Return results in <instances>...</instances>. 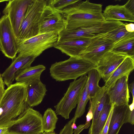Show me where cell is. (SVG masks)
<instances>
[{"instance_id":"17","label":"cell","mask_w":134,"mask_h":134,"mask_svg":"<svg viewBox=\"0 0 134 134\" xmlns=\"http://www.w3.org/2000/svg\"><path fill=\"white\" fill-rule=\"evenodd\" d=\"M27 83V103L29 107H33L40 104L47 91L46 85L40 78L30 81Z\"/></svg>"},{"instance_id":"36","label":"cell","mask_w":134,"mask_h":134,"mask_svg":"<svg viewBox=\"0 0 134 134\" xmlns=\"http://www.w3.org/2000/svg\"><path fill=\"white\" fill-rule=\"evenodd\" d=\"M8 131L7 127H5L0 128V134H4Z\"/></svg>"},{"instance_id":"10","label":"cell","mask_w":134,"mask_h":134,"mask_svg":"<svg viewBox=\"0 0 134 134\" xmlns=\"http://www.w3.org/2000/svg\"><path fill=\"white\" fill-rule=\"evenodd\" d=\"M18 43L8 16L0 18V51L7 58L13 60L18 53Z\"/></svg>"},{"instance_id":"28","label":"cell","mask_w":134,"mask_h":134,"mask_svg":"<svg viewBox=\"0 0 134 134\" xmlns=\"http://www.w3.org/2000/svg\"><path fill=\"white\" fill-rule=\"evenodd\" d=\"M125 24L124 23L107 33V37L114 44L125 38L134 36V32H129L126 30Z\"/></svg>"},{"instance_id":"27","label":"cell","mask_w":134,"mask_h":134,"mask_svg":"<svg viewBox=\"0 0 134 134\" xmlns=\"http://www.w3.org/2000/svg\"><path fill=\"white\" fill-rule=\"evenodd\" d=\"M88 85L87 80L77 104V107L74 117L73 123H75L77 119L82 116L85 112L86 105L88 101L90 100L88 93Z\"/></svg>"},{"instance_id":"11","label":"cell","mask_w":134,"mask_h":134,"mask_svg":"<svg viewBox=\"0 0 134 134\" xmlns=\"http://www.w3.org/2000/svg\"><path fill=\"white\" fill-rule=\"evenodd\" d=\"M114 43L107 37V33L90 39L79 57L86 59L96 65L100 59L106 53L110 51Z\"/></svg>"},{"instance_id":"22","label":"cell","mask_w":134,"mask_h":134,"mask_svg":"<svg viewBox=\"0 0 134 134\" xmlns=\"http://www.w3.org/2000/svg\"><path fill=\"white\" fill-rule=\"evenodd\" d=\"M46 69V67L42 65L30 66L17 72L15 80L17 82L27 83L36 79L40 78L42 73Z\"/></svg>"},{"instance_id":"35","label":"cell","mask_w":134,"mask_h":134,"mask_svg":"<svg viewBox=\"0 0 134 134\" xmlns=\"http://www.w3.org/2000/svg\"><path fill=\"white\" fill-rule=\"evenodd\" d=\"M129 91L132 94V99L134 98V82L133 81L131 83L128 85Z\"/></svg>"},{"instance_id":"1","label":"cell","mask_w":134,"mask_h":134,"mask_svg":"<svg viewBox=\"0 0 134 134\" xmlns=\"http://www.w3.org/2000/svg\"><path fill=\"white\" fill-rule=\"evenodd\" d=\"M27 83L16 82L5 90L0 103V128L7 127L29 107Z\"/></svg>"},{"instance_id":"31","label":"cell","mask_w":134,"mask_h":134,"mask_svg":"<svg viewBox=\"0 0 134 134\" xmlns=\"http://www.w3.org/2000/svg\"><path fill=\"white\" fill-rule=\"evenodd\" d=\"M114 104H112L107 121L99 134H108L110 119L112 115Z\"/></svg>"},{"instance_id":"25","label":"cell","mask_w":134,"mask_h":134,"mask_svg":"<svg viewBox=\"0 0 134 134\" xmlns=\"http://www.w3.org/2000/svg\"><path fill=\"white\" fill-rule=\"evenodd\" d=\"M87 74L88 93L90 100L101 87L99 85V82L101 77L99 72L96 68L90 70Z\"/></svg>"},{"instance_id":"12","label":"cell","mask_w":134,"mask_h":134,"mask_svg":"<svg viewBox=\"0 0 134 134\" xmlns=\"http://www.w3.org/2000/svg\"><path fill=\"white\" fill-rule=\"evenodd\" d=\"M31 0H10L6 3L3 11L4 15L9 19L16 38L18 36L19 29L28 5Z\"/></svg>"},{"instance_id":"38","label":"cell","mask_w":134,"mask_h":134,"mask_svg":"<svg viewBox=\"0 0 134 134\" xmlns=\"http://www.w3.org/2000/svg\"><path fill=\"white\" fill-rule=\"evenodd\" d=\"M4 134H20L19 133H16L12 132H8L7 131Z\"/></svg>"},{"instance_id":"6","label":"cell","mask_w":134,"mask_h":134,"mask_svg":"<svg viewBox=\"0 0 134 134\" xmlns=\"http://www.w3.org/2000/svg\"><path fill=\"white\" fill-rule=\"evenodd\" d=\"M40 112L28 107L7 127L8 131L20 134H42L44 132Z\"/></svg>"},{"instance_id":"13","label":"cell","mask_w":134,"mask_h":134,"mask_svg":"<svg viewBox=\"0 0 134 134\" xmlns=\"http://www.w3.org/2000/svg\"><path fill=\"white\" fill-rule=\"evenodd\" d=\"M127 57L124 54L110 51L106 53L100 59L96 69L105 82Z\"/></svg>"},{"instance_id":"5","label":"cell","mask_w":134,"mask_h":134,"mask_svg":"<svg viewBox=\"0 0 134 134\" xmlns=\"http://www.w3.org/2000/svg\"><path fill=\"white\" fill-rule=\"evenodd\" d=\"M47 0H31L28 5L16 39L18 44L39 34V25Z\"/></svg>"},{"instance_id":"2","label":"cell","mask_w":134,"mask_h":134,"mask_svg":"<svg viewBox=\"0 0 134 134\" xmlns=\"http://www.w3.org/2000/svg\"><path fill=\"white\" fill-rule=\"evenodd\" d=\"M102 6L101 4L91 3L89 0H80L60 12L65 20V29H75L90 22L105 21Z\"/></svg>"},{"instance_id":"40","label":"cell","mask_w":134,"mask_h":134,"mask_svg":"<svg viewBox=\"0 0 134 134\" xmlns=\"http://www.w3.org/2000/svg\"><path fill=\"white\" fill-rule=\"evenodd\" d=\"M45 132H44L42 134H45Z\"/></svg>"},{"instance_id":"24","label":"cell","mask_w":134,"mask_h":134,"mask_svg":"<svg viewBox=\"0 0 134 134\" xmlns=\"http://www.w3.org/2000/svg\"><path fill=\"white\" fill-rule=\"evenodd\" d=\"M111 105L109 103V99L100 114L93 122L92 123L88 134H99L107 119Z\"/></svg>"},{"instance_id":"3","label":"cell","mask_w":134,"mask_h":134,"mask_svg":"<svg viewBox=\"0 0 134 134\" xmlns=\"http://www.w3.org/2000/svg\"><path fill=\"white\" fill-rule=\"evenodd\" d=\"M96 65L80 57H70L64 61L56 62L49 69L51 76L56 81H63L86 75Z\"/></svg>"},{"instance_id":"26","label":"cell","mask_w":134,"mask_h":134,"mask_svg":"<svg viewBox=\"0 0 134 134\" xmlns=\"http://www.w3.org/2000/svg\"><path fill=\"white\" fill-rule=\"evenodd\" d=\"M58 118L55 112L51 108H48L44 112L42 117V126L45 132L54 131Z\"/></svg>"},{"instance_id":"15","label":"cell","mask_w":134,"mask_h":134,"mask_svg":"<svg viewBox=\"0 0 134 134\" xmlns=\"http://www.w3.org/2000/svg\"><path fill=\"white\" fill-rule=\"evenodd\" d=\"M129 77L123 76L118 79L107 90L109 103L117 105L129 104L130 96L128 86Z\"/></svg>"},{"instance_id":"19","label":"cell","mask_w":134,"mask_h":134,"mask_svg":"<svg viewBox=\"0 0 134 134\" xmlns=\"http://www.w3.org/2000/svg\"><path fill=\"white\" fill-rule=\"evenodd\" d=\"M129 104L117 105L114 104L108 134H118L124 124L126 123Z\"/></svg>"},{"instance_id":"21","label":"cell","mask_w":134,"mask_h":134,"mask_svg":"<svg viewBox=\"0 0 134 134\" xmlns=\"http://www.w3.org/2000/svg\"><path fill=\"white\" fill-rule=\"evenodd\" d=\"M108 99L107 88L104 85L100 87L91 99L89 100L93 114L92 123L94 122L97 119Z\"/></svg>"},{"instance_id":"39","label":"cell","mask_w":134,"mask_h":134,"mask_svg":"<svg viewBox=\"0 0 134 134\" xmlns=\"http://www.w3.org/2000/svg\"><path fill=\"white\" fill-rule=\"evenodd\" d=\"M5 0H0V2H3L5 1Z\"/></svg>"},{"instance_id":"18","label":"cell","mask_w":134,"mask_h":134,"mask_svg":"<svg viewBox=\"0 0 134 134\" xmlns=\"http://www.w3.org/2000/svg\"><path fill=\"white\" fill-rule=\"evenodd\" d=\"M103 16L106 21H134V14L124 5H109L103 10Z\"/></svg>"},{"instance_id":"7","label":"cell","mask_w":134,"mask_h":134,"mask_svg":"<svg viewBox=\"0 0 134 134\" xmlns=\"http://www.w3.org/2000/svg\"><path fill=\"white\" fill-rule=\"evenodd\" d=\"M87 80L86 75L70 83L63 97L54 106L57 115H61L65 119L69 118V114L77 104Z\"/></svg>"},{"instance_id":"14","label":"cell","mask_w":134,"mask_h":134,"mask_svg":"<svg viewBox=\"0 0 134 134\" xmlns=\"http://www.w3.org/2000/svg\"><path fill=\"white\" fill-rule=\"evenodd\" d=\"M37 58L31 55L19 53L10 66L1 74L5 84L8 87L12 84L17 72L30 66Z\"/></svg>"},{"instance_id":"32","label":"cell","mask_w":134,"mask_h":134,"mask_svg":"<svg viewBox=\"0 0 134 134\" xmlns=\"http://www.w3.org/2000/svg\"><path fill=\"white\" fill-rule=\"evenodd\" d=\"M4 84L2 75L0 73V103L5 90Z\"/></svg>"},{"instance_id":"20","label":"cell","mask_w":134,"mask_h":134,"mask_svg":"<svg viewBox=\"0 0 134 134\" xmlns=\"http://www.w3.org/2000/svg\"><path fill=\"white\" fill-rule=\"evenodd\" d=\"M134 69V57L128 56L113 72L104 85L107 90L111 87L116 81L124 76L129 77Z\"/></svg>"},{"instance_id":"34","label":"cell","mask_w":134,"mask_h":134,"mask_svg":"<svg viewBox=\"0 0 134 134\" xmlns=\"http://www.w3.org/2000/svg\"><path fill=\"white\" fill-rule=\"evenodd\" d=\"M125 26L126 30L128 32H134V24L133 23H125Z\"/></svg>"},{"instance_id":"4","label":"cell","mask_w":134,"mask_h":134,"mask_svg":"<svg viewBox=\"0 0 134 134\" xmlns=\"http://www.w3.org/2000/svg\"><path fill=\"white\" fill-rule=\"evenodd\" d=\"M124 23L116 21L94 22L85 24L75 29H65L58 35V42L81 38L91 39L106 34Z\"/></svg>"},{"instance_id":"37","label":"cell","mask_w":134,"mask_h":134,"mask_svg":"<svg viewBox=\"0 0 134 134\" xmlns=\"http://www.w3.org/2000/svg\"><path fill=\"white\" fill-rule=\"evenodd\" d=\"M71 127L73 130H75L77 129V127L75 123H72L71 125Z\"/></svg>"},{"instance_id":"29","label":"cell","mask_w":134,"mask_h":134,"mask_svg":"<svg viewBox=\"0 0 134 134\" xmlns=\"http://www.w3.org/2000/svg\"><path fill=\"white\" fill-rule=\"evenodd\" d=\"M80 0H48V3L56 10L61 12L65 8L74 5Z\"/></svg>"},{"instance_id":"16","label":"cell","mask_w":134,"mask_h":134,"mask_svg":"<svg viewBox=\"0 0 134 134\" xmlns=\"http://www.w3.org/2000/svg\"><path fill=\"white\" fill-rule=\"evenodd\" d=\"M91 39L81 38L58 42L54 47L70 57H79L80 53L86 47Z\"/></svg>"},{"instance_id":"8","label":"cell","mask_w":134,"mask_h":134,"mask_svg":"<svg viewBox=\"0 0 134 134\" xmlns=\"http://www.w3.org/2000/svg\"><path fill=\"white\" fill-rule=\"evenodd\" d=\"M58 35L54 32L38 34L18 44V53L37 57L44 51L54 47L58 41Z\"/></svg>"},{"instance_id":"41","label":"cell","mask_w":134,"mask_h":134,"mask_svg":"<svg viewBox=\"0 0 134 134\" xmlns=\"http://www.w3.org/2000/svg\"><path fill=\"white\" fill-rule=\"evenodd\" d=\"M0 15H1V12H0Z\"/></svg>"},{"instance_id":"23","label":"cell","mask_w":134,"mask_h":134,"mask_svg":"<svg viewBox=\"0 0 134 134\" xmlns=\"http://www.w3.org/2000/svg\"><path fill=\"white\" fill-rule=\"evenodd\" d=\"M110 51L134 57V36L125 38L114 43Z\"/></svg>"},{"instance_id":"9","label":"cell","mask_w":134,"mask_h":134,"mask_svg":"<svg viewBox=\"0 0 134 134\" xmlns=\"http://www.w3.org/2000/svg\"><path fill=\"white\" fill-rule=\"evenodd\" d=\"M65 27V20L62 14L47 2L40 20L38 34L54 32L58 35Z\"/></svg>"},{"instance_id":"30","label":"cell","mask_w":134,"mask_h":134,"mask_svg":"<svg viewBox=\"0 0 134 134\" xmlns=\"http://www.w3.org/2000/svg\"><path fill=\"white\" fill-rule=\"evenodd\" d=\"M126 123H129L133 125L134 124V98L132 99V102L129 105V109L126 117Z\"/></svg>"},{"instance_id":"33","label":"cell","mask_w":134,"mask_h":134,"mask_svg":"<svg viewBox=\"0 0 134 134\" xmlns=\"http://www.w3.org/2000/svg\"><path fill=\"white\" fill-rule=\"evenodd\" d=\"M124 5L130 11L134 14V0H129Z\"/></svg>"}]
</instances>
